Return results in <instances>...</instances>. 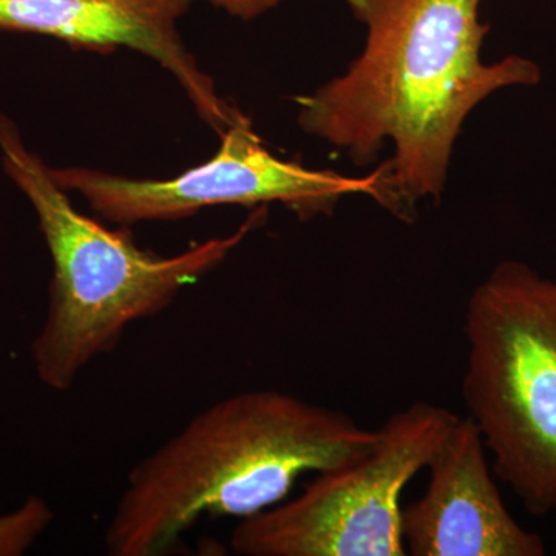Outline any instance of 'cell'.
<instances>
[{"mask_svg": "<svg viewBox=\"0 0 556 556\" xmlns=\"http://www.w3.org/2000/svg\"><path fill=\"white\" fill-rule=\"evenodd\" d=\"M367 42L345 75L298 98L299 126L346 153L358 167L386 163V207L412 222L420 200H441L464 121L490 94L533 87L541 68L510 54L484 64L490 25L481 0H345Z\"/></svg>", "mask_w": 556, "mask_h": 556, "instance_id": "cell-1", "label": "cell"}, {"mask_svg": "<svg viewBox=\"0 0 556 556\" xmlns=\"http://www.w3.org/2000/svg\"><path fill=\"white\" fill-rule=\"evenodd\" d=\"M376 430L277 390L215 402L135 464L104 533L110 556H163L203 518H251L295 481L367 452Z\"/></svg>", "mask_w": 556, "mask_h": 556, "instance_id": "cell-2", "label": "cell"}, {"mask_svg": "<svg viewBox=\"0 0 556 556\" xmlns=\"http://www.w3.org/2000/svg\"><path fill=\"white\" fill-rule=\"evenodd\" d=\"M3 166L27 195L53 260L49 306L31 357L43 386L67 391L97 358L112 353L135 321L169 308L182 289L218 268L265 218V207L232 236L163 257L73 206L42 160L0 115Z\"/></svg>", "mask_w": 556, "mask_h": 556, "instance_id": "cell-3", "label": "cell"}, {"mask_svg": "<svg viewBox=\"0 0 556 556\" xmlns=\"http://www.w3.org/2000/svg\"><path fill=\"white\" fill-rule=\"evenodd\" d=\"M463 396L493 471L533 517L556 501V278L506 260L466 309Z\"/></svg>", "mask_w": 556, "mask_h": 556, "instance_id": "cell-4", "label": "cell"}, {"mask_svg": "<svg viewBox=\"0 0 556 556\" xmlns=\"http://www.w3.org/2000/svg\"><path fill=\"white\" fill-rule=\"evenodd\" d=\"M416 402L376 430L342 466L318 471L294 500L240 519L230 548L243 556H404L401 497L457 422Z\"/></svg>", "mask_w": 556, "mask_h": 556, "instance_id": "cell-5", "label": "cell"}, {"mask_svg": "<svg viewBox=\"0 0 556 556\" xmlns=\"http://www.w3.org/2000/svg\"><path fill=\"white\" fill-rule=\"evenodd\" d=\"M219 137L222 146L211 160L170 179H134L83 167L50 169L51 177L83 195L101 217L124 226L170 222L226 204L280 203L300 219H311L332 215L339 201L354 193L382 204L383 164L365 178L309 169L270 153L244 116Z\"/></svg>", "mask_w": 556, "mask_h": 556, "instance_id": "cell-6", "label": "cell"}, {"mask_svg": "<svg viewBox=\"0 0 556 556\" xmlns=\"http://www.w3.org/2000/svg\"><path fill=\"white\" fill-rule=\"evenodd\" d=\"M477 424L457 419L428 463L426 493L402 510L413 556H543L546 544L507 510Z\"/></svg>", "mask_w": 556, "mask_h": 556, "instance_id": "cell-7", "label": "cell"}, {"mask_svg": "<svg viewBox=\"0 0 556 556\" xmlns=\"http://www.w3.org/2000/svg\"><path fill=\"white\" fill-rule=\"evenodd\" d=\"M190 0H0V31L33 33L75 49L126 47L163 65L218 135L241 118L201 72L178 33Z\"/></svg>", "mask_w": 556, "mask_h": 556, "instance_id": "cell-8", "label": "cell"}, {"mask_svg": "<svg viewBox=\"0 0 556 556\" xmlns=\"http://www.w3.org/2000/svg\"><path fill=\"white\" fill-rule=\"evenodd\" d=\"M53 518L49 504L38 496L0 515V556L24 555L46 533Z\"/></svg>", "mask_w": 556, "mask_h": 556, "instance_id": "cell-9", "label": "cell"}, {"mask_svg": "<svg viewBox=\"0 0 556 556\" xmlns=\"http://www.w3.org/2000/svg\"><path fill=\"white\" fill-rule=\"evenodd\" d=\"M190 2H193V0H190ZM204 2L217 7L219 10H225L229 16L252 21L276 9L283 0H204Z\"/></svg>", "mask_w": 556, "mask_h": 556, "instance_id": "cell-10", "label": "cell"}, {"mask_svg": "<svg viewBox=\"0 0 556 556\" xmlns=\"http://www.w3.org/2000/svg\"><path fill=\"white\" fill-rule=\"evenodd\" d=\"M554 510H556V501H555V507H554Z\"/></svg>", "mask_w": 556, "mask_h": 556, "instance_id": "cell-11", "label": "cell"}]
</instances>
